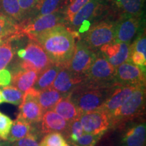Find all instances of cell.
Returning <instances> with one entry per match:
<instances>
[{
	"instance_id": "6da1fadb",
	"label": "cell",
	"mask_w": 146,
	"mask_h": 146,
	"mask_svg": "<svg viewBox=\"0 0 146 146\" xmlns=\"http://www.w3.org/2000/svg\"><path fill=\"white\" fill-rule=\"evenodd\" d=\"M32 40L41 45L53 64L67 67L72 58L75 43L72 33L62 25L42 33Z\"/></svg>"
},
{
	"instance_id": "7a4b0ae2",
	"label": "cell",
	"mask_w": 146,
	"mask_h": 146,
	"mask_svg": "<svg viewBox=\"0 0 146 146\" xmlns=\"http://www.w3.org/2000/svg\"><path fill=\"white\" fill-rule=\"evenodd\" d=\"M145 110V86L135 87L123 104L110 116V129H118L132 120L142 118Z\"/></svg>"
},
{
	"instance_id": "3957f363",
	"label": "cell",
	"mask_w": 146,
	"mask_h": 146,
	"mask_svg": "<svg viewBox=\"0 0 146 146\" xmlns=\"http://www.w3.org/2000/svg\"><path fill=\"white\" fill-rule=\"evenodd\" d=\"M112 86L99 87L82 83L70 93V98L81 116L84 113L101 108Z\"/></svg>"
},
{
	"instance_id": "277c9868",
	"label": "cell",
	"mask_w": 146,
	"mask_h": 146,
	"mask_svg": "<svg viewBox=\"0 0 146 146\" xmlns=\"http://www.w3.org/2000/svg\"><path fill=\"white\" fill-rule=\"evenodd\" d=\"M63 21H64V14L60 10L47 15L28 18L26 21L18 24L14 38L27 35L32 40L42 33L62 25Z\"/></svg>"
},
{
	"instance_id": "5b68a950",
	"label": "cell",
	"mask_w": 146,
	"mask_h": 146,
	"mask_svg": "<svg viewBox=\"0 0 146 146\" xmlns=\"http://www.w3.org/2000/svg\"><path fill=\"white\" fill-rule=\"evenodd\" d=\"M115 74L116 67L111 64L101 53H98L84 77L83 83L94 87H110L115 84Z\"/></svg>"
},
{
	"instance_id": "8992f818",
	"label": "cell",
	"mask_w": 146,
	"mask_h": 146,
	"mask_svg": "<svg viewBox=\"0 0 146 146\" xmlns=\"http://www.w3.org/2000/svg\"><path fill=\"white\" fill-rule=\"evenodd\" d=\"M25 51L26 54L20 64L21 68L35 70L39 74L53 64L41 45L33 40L28 43Z\"/></svg>"
},
{
	"instance_id": "52a82bcc",
	"label": "cell",
	"mask_w": 146,
	"mask_h": 146,
	"mask_svg": "<svg viewBox=\"0 0 146 146\" xmlns=\"http://www.w3.org/2000/svg\"><path fill=\"white\" fill-rule=\"evenodd\" d=\"M95 56V52L89 49L84 42H78L66 68L73 74L84 79L91 68Z\"/></svg>"
},
{
	"instance_id": "ba28073f",
	"label": "cell",
	"mask_w": 146,
	"mask_h": 146,
	"mask_svg": "<svg viewBox=\"0 0 146 146\" xmlns=\"http://www.w3.org/2000/svg\"><path fill=\"white\" fill-rule=\"evenodd\" d=\"M115 24L110 22H101L89 29L84 37V43L95 52L104 45L110 43L114 39Z\"/></svg>"
},
{
	"instance_id": "9c48e42d",
	"label": "cell",
	"mask_w": 146,
	"mask_h": 146,
	"mask_svg": "<svg viewBox=\"0 0 146 146\" xmlns=\"http://www.w3.org/2000/svg\"><path fill=\"white\" fill-rule=\"evenodd\" d=\"M120 146H146V124L139 118L126 123L121 127Z\"/></svg>"
},
{
	"instance_id": "30bf717a",
	"label": "cell",
	"mask_w": 146,
	"mask_h": 146,
	"mask_svg": "<svg viewBox=\"0 0 146 146\" xmlns=\"http://www.w3.org/2000/svg\"><path fill=\"white\" fill-rule=\"evenodd\" d=\"M39 91L33 87L23 94V101L19 105V114L32 125L40 123L44 114L37 100Z\"/></svg>"
},
{
	"instance_id": "8fae6325",
	"label": "cell",
	"mask_w": 146,
	"mask_h": 146,
	"mask_svg": "<svg viewBox=\"0 0 146 146\" xmlns=\"http://www.w3.org/2000/svg\"><path fill=\"white\" fill-rule=\"evenodd\" d=\"M115 84L131 86H145V68L130 62H126L116 67Z\"/></svg>"
},
{
	"instance_id": "7c38bea8",
	"label": "cell",
	"mask_w": 146,
	"mask_h": 146,
	"mask_svg": "<svg viewBox=\"0 0 146 146\" xmlns=\"http://www.w3.org/2000/svg\"><path fill=\"white\" fill-rule=\"evenodd\" d=\"M84 131L93 135L102 134L110 129V118L109 115L102 110L84 113L80 116Z\"/></svg>"
},
{
	"instance_id": "4fadbf2b",
	"label": "cell",
	"mask_w": 146,
	"mask_h": 146,
	"mask_svg": "<svg viewBox=\"0 0 146 146\" xmlns=\"http://www.w3.org/2000/svg\"><path fill=\"white\" fill-rule=\"evenodd\" d=\"M141 16H121L115 24L114 41L130 44L142 26Z\"/></svg>"
},
{
	"instance_id": "5bb4252c",
	"label": "cell",
	"mask_w": 146,
	"mask_h": 146,
	"mask_svg": "<svg viewBox=\"0 0 146 146\" xmlns=\"http://www.w3.org/2000/svg\"><path fill=\"white\" fill-rule=\"evenodd\" d=\"M100 53L114 67L129 61L131 45L125 43L112 41L100 47Z\"/></svg>"
},
{
	"instance_id": "9a60e30c",
	"label": "cell",
	"mask_w": 146,
	"mask_h": 146,
	"mask_svg": "<svg viewBox=\"0 0 146 146\" xmlns=\"http://www.w3.org/2000/svg\"><path fill=\"white\" fill-rule=\"evenodd\" d=\"M136 87L137 86L114 84L111 88L110 92L106 100L100 110L106 112L110 116L116 110H117L127 101Z\"/></svg>"
},
{
	"instance_id": "2e32d148",
	"label": "cell",
	"mask_w": 146,
	"mask_h": 146,
	"mask_svg": "<svg viewBox=\"0 0 146 146\" xmlns=\"http://www.w3.org/2000/svg\"><path fill=\"white\" fill-rule=\"evenodd\" d=\"M102 0H91L73 17L70 23L79 32H86L89 29V21L95 17L102 6Z\"/></svg>"
},
{
	"instance_id": "e0dca14e",
	"label": "cell",
	"mask_w": 146,
	"mask_h": 146,
	"mask_svg": "<svg viewBox=\"0 0 146 146\" xmlns=\"http://www.w3.org/2000/svg\"><path fill=\"white\" fill-rule=\"evenodd\" d=\"M39 129L41 134L50 133H60L64 137L66 136L70 122L60 116L54 110H48L43 115L40 122Z\"/></svg>"
},
{
	"instance_id": "ac0fdd59",
	"label": "cell",
	"mask_w": 146,
	"mask_h": 146,
	"mask_svg": "<svg viewBox=\"0 0 146 146\" xmlns=\"http://www.w3.org/2000/svg\"><path fill=\"white\" fill-rule=\"evenodd\" d=\"M83 81V78L73 74L66 67H62L55 78L52 87L65 96L70 94Z\"/></svg>"
},
{
	"instance_id": "d6986e66",
	"label": "cell",
	"mask_w": 146,
	"mask_h": 146,
	"mask_svg": "<svg viewBox=\"0 0 146 146\" xmlns=\"http://www.w3.org/2000/svg\"><path fill=\"white\" fill-rule=\"evenodd\" d=\"M36 125L29 123L18 114L15 120H14L12 123L8 137V141L10 143H14L28 136L31 133H37L39 135H41L40 129L35 127Z\"/></svg>"
},
{
	"instance_id": "ffe728a7",
	"label": "cell",
	"mask_w": 146,
	"mask_h": 146,
	"mask_svg": "<svg viewBox=\"0 0 146 146\" xmlns=\"http://www.w3.org/2000/svg\"><path fill=\"white\" fill-rule=\"evenodd\" d=\"M39 73L33 70L21 68L13 73L11 83L18 89L25 93L34 86L37 79Z\"/></svg>"
},
{
	"instance_id": "44dd1931",
	"label": "cell",
	"mask_w": 146,
	"mask_h": 146,
	"mask_svg": "<svg viewBox=\"0 0 146 146\" xmlns=\"http://www.w3.org/2000/svg\"><path fill=\"white\" fill-rule=\"evenodd\" d=\"M52 110L68 122L79 118L81 116L77 108L71 100L70 94L64 96L53 108Z\"/></svg>"
},
{
	"instance_id": "7402d4cb",
	"label": "cell",
	"mask_w": 146,
	"mask_h": 146,
	"mask_svg": "<svg viewBox=\"0 0 146 146\" xmlns=\"http://www.w3.org/2000/svg\"><path fill=\"white\" fill-rule=\"evenodd\" d=\"M122 16H141L145 0H111Z\"/></svg>"
},
{
	"instance_id": "603a6c76",
	"label": "cell",
	"mask_w": 146,
	"mask_h": 146,
	"mask_svg": "<svg viewBox=\"0 0 146 146\" xmlns=\"http://www.w3.org/2000/svg\"><path fill=\"white\" fill-rule=\"evenodd\" d=\"M64 0H39L29 12L28 18H35L60 10Z\"/></svg>"
},
{
	"instance_id": "cb8c5ba5",
	"label": "cell",
	"mask_w": 146,
	"mask_h": 146,
	"mask_svg": "<svg viewBox=\"0 0 146 146\" xmlns=\"http://www.w3.org/2000/svg\"><path fill=\"white\" fill-rule=\"evenodd\" d=\"M63 96L64 95L51 87L42 91H39L37 100L45 113L48 110H52L53 108Z\"/></svg>"
},
{
	"instance_id": "d4e9b609",
	"label": "cell",
	"mask_w": 146,
	"mask_h": 146,
	"mask_svg": "<svg viewBox=\"0 0 146 146\" xmlns=\"http://www.w3.org/2000/svg\"><path fill=\"white\" fill-rule=\"evenodd\" d=\"M62 67L52 64L50 66L41 72L38 76L34 85V88L37 91H42L52 87L55 78Z\"/></svg>"
},
{
	"instance_id": "484cf974",
	"label": "cell",
	"mask_w": 146,
	"mask_h": 146,
	"mask_svg": "<svg viewBox=\"0 0 146 146\" xmlns=\"http://www.w3.org/2000/svg\"><path fill=\"white\" fill-rule=\"evenodd\" d=\"M18 25L16 21L0 12V40L2 41V39H14L17 31Z\"/></svg>"
},
{
	"instance_id": "4316f807",
	"label": "cell",
	"mask_w": 146,
	"mask_h": 146,
	"mask_svg": "<svg viewBox=\"0 0 146 146\" xmlns=\"http://www.w3.org/2000/svg\"><path fill=\"white\" fill-rule=\"evenodd\" d=\"M0 3L3 13L16 22L23 19L24 16L20 7L19 0H0Z\"/></svg>"
},
{
	"instance_id": "83f0119b",
	"label": "cell",
	"mask_w": 146,
	"mask_h": 146,
	"mask_svg": "<svg viewBox=\"0 0 146 146\" xmlns=\"http://www.w3.org/2000/svg\"><path fill=\"white\" fill-rule=\"evenodd\" d=\"M1 93L4 102L6 103L19 106L23 101V93L12 85L3 87L1 89Z\"/></svg>"
},
{
	"instance_id": "f1b7e54d",
	"label": "cell",
	"mask_w": 146,
	"mask_h": 146,
	"mask_svg": "<svg viewBox=\"0 0 146 146\" xmlns=\"http://www.w3.org/2000/svg\"><path fill=\"white\" fill-rule=\"evenodd\" d=\"M91 0H67L65 10H64V18L67 23H70L73 17L85 5Z\"/></svg>"
},
{
	"instance_id": "f546056e",
	"label": "cell",
	"mask_w": 146,
	"mask_h": 146,
	"mask_svg": "<svg viewBox=\"0 0 146 146\" xmlns=\"http://www.w3.org/2000/svg\"><path fill=\"white\" fill-rule=\"evenodd\" d=\"M79 118L72 120L69 124L68 132L65 137L66 140L68 141L69 143L77 141L83 135V134L85 133Z\"/></svg>"
},
{
	"instance_id": "4dcf8cb0",
	"label": "cell",
	"mask_w": 146,
	"mask_h": 146,
	"mask_svg": "<svg viewBox=\"0 0 146 146\" xmlns=\"http://www.w3.org/2000/svg\"><path fill=\"white\" fill-rule=\"evenodd\" d=\"M66 140L60 133H50L43 137L39 146H65Z\"/></svg>"
},
{
	"instance_id": "1f68e13d",
	"label": "cell",
	"mask_w": 146,
	"mask_h": 146,
	"mask_svg": "<svg viewBox=\"0 0 146 146\" xmlns=\"http://www.w3.org/2000/svg\"><path fill=\"white\" fill-rule=\"evenodd\" d=\"M13 56V49L10 41H6L0 45V70L4 69L7 66Z\"/></svg>"
},
{
	"instance_id": "d6a6232c",
	"label": "cell",
	"mask_w": 146,
	"mask_h": 146,
	"mask_svg": "<svg viewBox=\"0 0 146 146\" xmlns=\"http://www.w3.org/2000/svg\"><path fill=\"white\" fill-rule=\"evenodd\" d=\"M104 135H93L85 133L77 141L70 143L72 146H95Z\"/></svg>"
},
{
	"instance_id": "836d02e7",
	"label": "cell",
	"mask_w": 146,
	"mask_h": 146,
	"mask_svg": "<svg viewBox=\"0 0 146 146\" xmlns=\"http://www.w3.org/2000/svg\"><path fill=\"white\" fill-rule=\"evenodd\" d=\"M13 121L8 116L0 112V139L8 141Z\"/></svg>"
},
{
	"instance_id": "e575fe53",
	"label": "cell",
	"mask_w": 146,
	"mask_h": 146,
	"mask_svg": "<svg viewBox=\"0 0 146 146\" xmlns=\"http://www.w3.org/2000/svg\"><path fill=\"white\" fill-rule=\"evenodd\" d=\"M39 135L37 133H31L18 141L14 142L12 146H39Z\"/></svg>"
},
{
	"instance_id": "d590c367",
	"label": "cell",
	"mask_w": 146,
	"mask_h": 146,
	"mask_svg": "<svg viewBox=\"0 0 146 146\" xmlns=\"http://www.w3.org/2000/svg\"><path fill=\"white\" fill-rule=\"evenodd\" d=\"M131 51L141 53L146 56V38L145 33L139 35L133 45H131Z\"/></svg>"
},
{
	"instance_id": "8d00e7d4",
	"label": "cell",
	"mask_w": 146,
	"mask_h": 146,
	"mask_svg": "<svg viewBox=\"0 0 146 146\" xmlns=\"http://www.w3.org/2000/svg\"><path fill=\"white\" fill-rule=\"evenodd\" d=\"M133 64L138 66L141 68H145L146 66V56L141 53L131 51L129 61Z\"/></svg>"
},
{
	"instance_id": "74e56055",
	"label": "cell",
	"mask_w": 146,
	"mask_h": 146,
	"mask_svg": "<svg viewBox=\"0 0 146 146\" xmlns=\"http://www.w3.org/2000/svg\"><path fill=\"white\" fill-rule=\"evenodd\" d=\"M39 0H19V4L24 17L28 15Z\"/></svg>"
},
{
	"instance_id": "f35d334b",
	"label": "cell",
	"mask_w": 146,
	"mask_h": 146,
	"mask_svg": "<svg viewBox=\"0 0 146 146\" xmlns=\"http://www.w3.org/2000/svg\"><path fill=\"white\" fill-rule=\"evenodd\" d=\"M12 80V74L7 69L0 70V87H6L9 85Z\"/></svg>"
},
{
	"instance_id": "ab89813d",
	"label": "cell",
	"mask_w": 146,
	"mask_h": 146,
	"mask_svg": "<svg viewBox=\"0 0 146 146\" xmlns=\"http://www.w3.org/2000/svg\"><path fill=\"white\" fill-rule=\"evenodd\" d=\"M17 54H18V57H19L20 58H21V59H23V58L25 57V54H26L25 49H21V50H19L18 51Z\"/></svg>"
},
{
	"instance_id": "60d3db41",
	"label": "cell",
	"mask_w": 146,
	"mask_h": 146,
	"mask_svg": "<svg viewBox=\"0 0 146 146\" xmlns=\"http://www.w3.org/2000/svg\"><path fill=\"white\" fill-rule=\"evenodd\" d=\"M4 102V100H3V96H2V93H1V90L0 89V104H2Z\"/></svg>"
},
{
	"instance_id": "b9f144b4",
	"label": "cell",
	"mask_w": 146,
	"mask_h": 146,
	"mask_svg": "<svg viewBox=\"0 0 146 146\" xmlns=\"http://www.w3.org/2000/svg\"><path fill=\"white\" fill-rule=\"evenodd\" d=\"M0 146H10L9 143H4V142H1V139H0Z\"/></svg>"
},
{
	"instance_id": "7bdbcfd3",
	"label": "cell",
	"mask_w": 146,
	"mask_h": 146,
	"mask_svg": "<svg viewBox=\"0 0 146 146\" xmlns=\"http://www.w3.org/2000/svg\"><path fill=\"white\" fill-rule=\"evenodd\" d=\"M65 146H72V145H71L70 144H69V143H67L66 144V145H65Z\"/></svg>"
},
{
	"instance_id": "ee69618b",
	"label": "cell",
	"mask_w": 146,
	"mask_h": 146,
	"mask_svg": "<svg viewBox=\"0 0 146 146\" xmlns=\"http://www.w3.org/2000/svg\"><path fill=\"white\" fill-rule=\"evenodd\" d=\"M1 43V40H0V43Z\"/></svg>"
}]
</instances>
